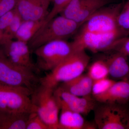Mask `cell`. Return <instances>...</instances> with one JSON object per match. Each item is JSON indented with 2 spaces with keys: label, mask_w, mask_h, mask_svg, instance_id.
<instances>
[{
  "label": "cell",
  "mask_w": 129,
  "mask_h": 129,
  "mask_svg": "<svg viewBox=\"0 0 129 129\" xmlns=\"http://www.w3.org/2000/svg\"><path fill=\"white\" fill-rule=\"evenodd\" d=\"M17 12L15 8L0 16V30L3 33L11 23Z\"/></svg>",
  "instance_id": "26"
},
{
  "label": "cell",
  "mask_w": 129,
  "mask_h": 129,
  "mask_svg": "<svg viewBox=\"0 0 129 129\" xmlns=\"http://www.w3.org/2000/svg\"><path fill=\"white\" fill-rule=\"evenodd\" d=\"M90 58L85 50H77L39 80L41 85L55 89L58 85L83 73Z\"/></svg>",
  "instance_id": "1"
},
{
  "label": "cell",
  "mask_w": 129,
  "mask_h": 129,
  "mask_svg": "<svg viewBox=\"0 0 129 129\" xmlns=\"http://www.w3.org/2000/svg\"><path fill=\"white\" fill-rule=\"evenodd\" d=\"M52 0H17L16 9L23 21L45 19Z\"/></svg>",
  "instance_id": "11"
},
{
  "label": "cell",
  "mask_w": 129,
  "mask_h": 129,
  "mask_svg": "<svg viewBox=\"0 0 129 129\" xmlns=\"http://www.w3.org/2000/svg\"><path fill=\"white\" fill-rule=\"evenodd\" d=\"M76 51L72 42L56 40L36 48L35 53L40 68L51 71Z\"/></svg>",
  "instance_id": "6"
},
{
  "label": "cell",
  "mask_w": 129,
  "mask_h": 129,
  "mask_svg": "<svg viewBox=\"0 0 129 129\" xmlns=\"http://www.w3.org/2000/svg\"><path fill=\"white\" fill-rule=\"evenodd\" d=\"M0 49L10 61L34 71L35 67L31 61L30 49L28 43L17 40L3 41Z\"/></svg>",
  "instance_id": "10"
},
{
  "label": "cell",
  "mask_w": 129,
  "mask_h": 129,
  "mask_svg": "<svg viewBox=\"0 0 129 129\" xmlns=\"http://www.w3.org/2000/svg\"><path fill=\"white\" fill-rule=\"evenodd\" d=\"M123 3V2L103 7L89 18L77 32L101 34L120 31L117 24V18Z\"/></svg>",
  "instance_id": "4"
},
{
  "label": "cell",
  "mask_w": 129,
  "mask_h": 129,
  "mask_svg": "<svg viewBox=\"0 0 129 129\" xmlns=\"http://www.w3.org/2000/svg\"><path fill=\"white\" fill-rule=\"evenodd\" d=\"M112 1V0H87L74 21L82 25L99 9L110 4Z\"/></svg>",
  "instance_id": "18"
},
{
  "label": "cell",
  "mask_w": 129,
  "mask_h": 129,
  "mask_svg": "<svg viewBox=\"0 0 129 129\" xmlns=\"http://www.w3.org/2000/svg\"><path fill=\"white\" fill-rule=\"evenodd\" d=\"M58 129H96L94 122L87 121L83 115L66 108L60 109Z\"/></svg>",
  "instance_id": "14"
},
{
  "label": "cell",
  "mask_w": 129,
  "mask_h": 129,
  "mask_svg": "<svg viewBox=\"0 0 129 129\" xmlns=\"http://www.w3.org/2000/svg\"><path fill=\"white\" fill-rule=\"evenodd\" d=\"M45 20H23L16 33L15 38L18 40L28 44L44 24Z\"/></svg>",
  "instance_id": "17"
},
{
  "label": "cell",
  "mask_w": 129,
  "mask_h": 129,
  "mask_svg": "<svg viewBox=\"0 0 129 129\" xmlns=\"http://www.w3.org/2000/svg\"><path fill=\"white\" fill-rule=\"evenodd\" d=\"M53 94L60 108H66L82 114L87 115L94 111L96 101L93 96L81 97L75 95L57 86L53 91Z\"/></svg>",
  "instance_id": "9"
},
{
  "label": "cell",
  "mask_w": 129,
  "mask_h": 129,
  "mask_svg": "<svg viewBox=\"0 0 129 129\" xmlns=\"http://www.w3.org/2000/svg\"><path fill=\"white\" fill-rule=\"evenodd\" d=\"M87 74L93 81L108 77V68L105 60L100 59L92 63L89 67Z\"/></svg>",
  "instance_id": "19"
},
{
  "label": "cell",
  "mask_w": 129,
  "mask_h": 129,
  "mask_svg": "<svg viewBox=\"0 0 129 129\" xmlns=\"http://www.w3.org/2000/svg\"><path fill=\"white\" fill-rule=\"evenodd\" d=\"M116 81L108 77L93 81L92 89L93 97L101 94L106 92Z\"/></svg>",
  "instance_id": "22"
},
{
  "label": "cell",
  "mask_w": 129,
  "mask_h": 129,
  "mask_svg": "<svg viewBox=\"0 0 129 129\" xmlns=\"http://www.w3.org/2000/svg\"><path fill=\"white\" fill-rule=\"evenodd\" d=\"M113 51L121 52L129 57V36L123 38L118 42L114 47L112 51Z\"/></svg>",
  "instance_id": "27"
},
{
  "label": "cell",
  "mask_w": 129,
  "mask_h": 129,
  "mask_svg": "<svg viewBox=\"0 0 129 129\" xmlns=\"http://www.w3.org/2000/svg\"><path fill=\"white\" fill-rule=\"evenodd\" d=\"M54 89L41 85L31 95L36 112L50 129H59L60 108L53 94Z\"/></svg>",
  "instance_id": "5"
},
{
  "label": "cell",
  "mask_w": 129,
  "mask_h": 129,
  "mask_svg": "<svg viewBox=\"0 0 129 129\" xmlns=\"http://www.w3.org/2000/svg\"><path fill=\"white\" fill-rule=\"evenodd\" d=\"M30 114L0 111V129H26Z\"/></svg>",
  "instance_id": "16"
},
{
  "label": "cell",
  "mask_w": 129,
  "mask_h": 129,
  "mask_svg": "<svg viewBox=\"0 0 129 129\" xmlns=\"http://www.w3.org/2000/svg\"><path fill=\"white\" fill-rule=\"evenodd\" d=\"M23 21L17 11L11 23L3 32L2 41L13 40L15 38L16 33ZM1 41V42H2Z\"/></svg>",
  "instance_id": "23"
},
{
  "label": "cell",
  "mask_w": 129,
  "mask_h": 129,
  "mask_svg": "<svg viewBox=\"0 0 129 129\" xmlns=\"http://www.w3.org/2000/svg\"><path fill=\"white\" fill-rule=\"evenodd\" d=\"M26 129H50L36 112L30 113Z\"/></svg>",
  "instance_id": "25"
},
{
  "label": "cell",
  "mask_w": 129,
  "mask_h": 129,
  "mask_svg": "<svg viewBox=\"0 0 129 129\" xmlns=\"http://www.w3.org/2000/svg\"><path fill=\"white\" fill-rule=\"evenodd\" d=\"M33 91L29 88L0 83V111L11 113L36 112L30 97Z\"/></svg>",
  "instance_id": "3"
},
{
  "label": "cell",
  "mask_w": 129,
  "mask_h": 129,
  "mask_svg": "<svg viewBox=\"0 0 129 129\" xmlns=\"http://www.w3.org/2000/svg\"><path fill=\"white\" fill-rule=\"evenodd\" d=\"M86 1L87 0H72L63 10L60 15L74 20Z\"/></svg>",
  "instance_id": "21"
},
{
  "label": "cell",
  "mask_w": 129,
  "mask_h": 129,
  "mask_svg": "<svg viewBox=\"0 0 129 129\" xmlns=\"http://www.w3.org/2000/svg\"><path fill=\"white\" fill-rule=\"evenodd\" d=\"M81 24L60 15L44 24L28 43L30 50L56 40H66L75 35Z\"/></svg>",
  "instance_id": "2"
},
{
  "label": "cell",
  "mask_w": 129,
  "mask_h": 129,
  "mask_svg": "<svg viewBox=\"0 0 129 129\" xmlns=\"http://www.w3.org/2000/svg\"><path fill=\"white\" fill-rule=\"evenodd\" d=\"M3 36V33L0 30V44L2 40Z\"/></svg>",
  "instance_id": "29"
},
{
  "label": "cell",
  "mask_w": 129,
  "mask_h": 129,
  "mask_svg": "<svg viewBox=\"0 0 129 129\" xmlns=\"http://www.w3.org/2000/svg\"><path fill=\"white\" fill-rule=\"evenodd\" d=\"M37 80L34 71L10 61L0 49V83L32 90Z\"/></svg>",
  "instance_id": "8"
},
{
  "label": "cell",
  "mask_w": 129,
  "mask_h": 129,
  "mask_svg": "<svg viewBox=\"0 0 129 129\" xmlns=\"http://www.w3.org/2000/svg\"><path fill=\"white\" fill-rule=\"evenodd\" d=\"M122 1H123V2H124L125 1V0H122Z\"/></svg>",
  "instance_id": "31"
},
{
  "label": "cell",
  "mask_w": 129,
  "mask_h": 129,
  "mask_svg": "<svg viewBox=\"0 0 129 129\" xmlns=\"http://www.w3.org/2000/svg\"><path fill=\"white\" fill-rule=\"evenodd\" d=\"M17 0H0V16L16 7Z\"/></svg>",
  "instance_id": "28"
},
{
  "label": "cell",
  "mask_w": 129,
  "mask_h": 129,
  "mask_svg": "<svg viewBox=\"0 0 129 129\" xmlns=\"http://www.w3.org/2000/svg\"><path fill=\"white\" fill-rule=\"evenodd\" d=\"M112 53L104 59L112 79L120 80L129 79V63L126 55L117 51H112Z\"/></svg>",
  "instance_id": "13"
},
{
  "label": "cell",
  "mask_w": 129,
  "mask_h": 129,
  "mask_svg": "<svg viewBox=\"0 0 129 129\" xmlns=\"http://www.w3.org/2000/svg\"><path fill=\"white\" fill-rule=\"evenodd\" d=\"M93 97L100 103L126 104L129 101V79L116 81L106 92Z\"/></svg>",
  "instance_id": "12"
},
{
  "label": "cell",
  "mask_w": 129,
  "mask_h": 129,
  "mask_svg": "<svg viewBox=\"0 0 129 129\" xmlns=\"http://www.w3.org/2000/svg\"><path fill=\"white\" fill-rule=\"evenodd\" d=\"M93 82V80L87 74H82L71 80L61 83L59 86L78 96H91Z\"/></svg>",
  "instance_id": "15"
},
{
  "label": "cell",
  "mask_w": 129,
  "mask_h": 129,
  "mask_svg": "<svg viewBox=\"0 0 129 129\" xmlns=\"http://www.w3.org/2000/svg\"><path fill=\"white\" fill-rule=\"evenodd\" d=\"M101 103L94 111L97 128L127 129L129 111L126 104Z\"/></svg>",
  "instance_id": "7"
},
{
  "label": "cell",
  "mask_w": 129,
  "mask_h": 129,
  "mask_svg": "<svg viewBox=\"0 0 129 129\" xmlns=\"http://www.w3.org/2000/svg\"><path fill=\"white\" fill-rule=\"evenodd\" d=\"M117 24L119 29L125 37L129 36V0L124 2L118 14Z\"/></svg>",
  "instance_id": "20"
},
{
  "label": "cell",
  "mask_w": 129,
  "mask_h": 129,
  "mask_svg": "<svg viewBox=\"0 0 129 129\" xmlns=\"http://www.w3.org/2000/svg\"><path fill=\"white\" fill-rule=\"evenodd\" d=\"M72 1V0H52L53 2V7L50 12H48V14L46 17L44 24L55 17L58 14H60Z\"/></svg>",
  "instance_id": "24"
},
{
  "label": "cell",
  "mask_w": 129,
  "mask_h": 129,
  "mask_svg": "<svg viewBox=\"0 0 129 129\" xmlns=\"http://www.w3.org/2000/svg\"><path fill=\"white\" fill-rule=\"evenodd\" d=\"M127 129H129V115L128 119V123H127Z\"/></svg>",
  "instance_id": "30"
}]
</instances>
